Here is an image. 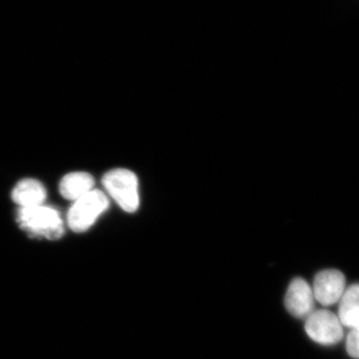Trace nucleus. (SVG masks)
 I'll use <instances>...</instances> for the list:
<instances>
[{
	"label": "nucleus",
	"mask_w": 359,
	"mask_h": 359,
	"mask_svg": "<svg viewBox=\"0 0 359 359\" xmlns=\"http://www.w3.org/2000/svg\"><path fill=\"white\" fill-rule=\"evenodd\" d=\"M18 222L20 228L33 237L57 240L65 233L62 218L57 210L44 205L20 208Z\"/></svg>",
	"instance_id": "f257e3e1"
},
{
	"label": "nucleus",
	"mask_w": 359,
	"mask_h": 359,
	"mask_svg": "<svg viewBox=\"0 0 359 359\" xmlns=\"http://www.w3.org/2000/svg\"><path fill=\"white\" fill-rule=\"evenodd\" d=\"M103 186L118 205L127 212H134L140 205L139 182L127 169L111 170L104 176Z\"/></svg>",
	"instance_id": "f03ea898"
},
{
	"label": "nucleus",
	"mask_w": 359,
	"mask_h": 359,
	"mask_svg": "<svg viewBox=\"0 0 359 359\" xmlns=\"http://www.w3.org/2000/svg\"><path fill=\"white\" fill-rule=\"evenodd\" d=\"M109 207L107 196L100 190H92L74 201L68 212L67 222L71 230L81 233L88 230Z\"/></svg>",
	"instance_id": "7ed1b4c3"
},
{
	"label": "nucleus",
	"mask_w": 359,
	"mask_h": 359,
	"mask_svg": "<svg viewBox=\"0 0 359 359\" xmlns=\"http://www.w3.org/2000/svg\"><path fill=\"white\" fill-rule=\"evenodd\" d=\"M306 332L313 341L334 346L344 339V325L332 311H314L306 320Z\"/></svg>",
	"instance_id": "20e7f679"
},
{
	"label": "nucleus",
	"mask_w": 359,
	"mask_h": 359,
	"mask_svg": "<svg viewBox=\"0 0 359 359\" xmlns=\"http://www.w3.org/2000/svg\"><path fill=\"white\" fill-rule=\"evenodd\" d=\"M311 289L316 302L323 306H332L340 301L346 292V278L341 271L327 269L316 275Z\"/></svg>",
	"instance_id": "39448f33"
},
{
	"label": "nucleus",
	"mask_w": 359,
	"mask_h": 359,
	"mask_svg": "<svg viewBox=\"0 0 359 359\" xmlns=\"http://www.w3.org/2000/svg\"><path fill=\"white\" fill-rule=\"evenodd\" d=\"M314 297L313 289L302 278H294L290 283L285 304L287 311L294 318H308L314 311Z\"/></svg>",
	"instance_id": "423d86ee"
},
{
	"label": "nucleus",
	"mask_w": 359,
	"mask_h": 359,
	"mask_svg": "<svg viewBox=\"0 0 359 359\" xmlns=\"http://www.w3.org/2000/svg\"><path fill=\"white\" fill-rule=\"evenodd\" d=\"M45 199L46 190L36 180H22L13 191V200L20 208H32L43 205Z\"/></svg>",
	"instance_id": "0eeeda50"
},
{
	"label": "nucleus",
	"mask_w": 359,
	"mask_h": 359,
	"mask_svg": "<svg viewBox=\"0 0 359 359\" xmlns=\"http://www.w3.org/2000/svg\"><path fill=\"white\" fill-rule=\"evenodd\" d=\"M93 187L94 179L91 175L85 172H75L66 175L61 180L59 191L65 199L76 201L93 190Z\"/></svg>",
	"instance_id": "6e6552de"
},
{
	"label": "nucleus",
	"mask_w": 359,
	"mask_h": 359,
	"mask_svg": "<svg viewBox=\"0 0 359 359\" xmlns=\"http://www.w3.org/2000/svg\"><path fill=\"white\" fill-rule=\"evenodd\" d=\"M339 309V320L344 327H359V283L351 285L342 294Z\"/></svg>",
	"instance_id": "1a4fd4ad"
},
{
	"label": "nucleus",
	"mask_w": 359,
	"mask_h": 359,
	"mask_svg": "<svg viewBox=\"0 0 359 359\" xmlns=\"http://www.w3.org/2000/svg\"><path fill=\"white\" fill-rule=\"evenodd\" d=\"M346 351L351 358L359 359V327L351 330L346 339Z\"/></svg>",
	"instance_id": "9d476101"
}]
</instances>
